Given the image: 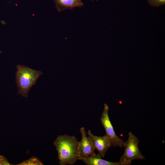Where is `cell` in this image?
Returning a JSON list of instances; mask_svg holds the SVG:
<instances>
[{"instance_id":"6da1fadb","label":"cell","mask_w":165,"mask_h":165,"mask_svg":"<svg viewBox=\"0 0 165 165\" xmlns=\"http://www.w3.org/2000/svg\"><path fill=\"white\" fill-rule=\"evenodd\" d=\"M53 144L57 152L60 165H73L79 160V141L75 136L59 135Z\"/></svg>"},{"instance_id":"7a4b0ae2","label":"cell","mask_w":165,"mask_h":165,"mask_svg":"<svg viewBox=\"0 0 165 165\" xmlns=\"http://www.w3.org/2000/svg\"><path fill=\"white\" fill-rule=\"evenodd\" d=\"M16 69V82L18 88L17 94L28 98L29 91L42 73L19 64L17 65Z\"/></svg>"},{"instance_id":"3957f363","label":"cell","mask_w":165,"mask_h":165,"mask_svg":"<svg viewBox=\"0 0 165 165\" xmlns=\"http://www.w3.org/2000/svg\"><path fill=\"white\" fill-rule=\"evenodd\" d=\"M139 143L138 138L131 132H129L127 140L124 143V152L120 158L121 165H129L133 160L145 159L140 151Z\"/></svg>"},{"instance_id":"277c9868","label":"cell","mask_w":165,"mask_h":165,"mask_svg":"<svg viewBox=\"0 0 165 165\" xmlns=\"http://www.w3.org/2000/svg\"><path fill=\"white\" fill-rule=\"evenodd\" d=\"M109 107L106 104L104 105V108L100 120L106 132L105 136L109 139L111 146L123 147L124 141L119 138L114 130L108 115Z\"/></svg>"},{"instance_id":"5b68a950","label":"cell","mask_w":165,"mask_h":165,"mask_svg":"<svg viewBox=\"0 0 165 165\" xmlns=\"http://www.w3.org/2000/svg\"><path fill=\"white\" fill-rule=\"evenodd\" d=\"M80 131L82 135V138L81 141H79V160L81 158L94 156L96 154L95 152V148L91 140L87 136L84 127L81 128Z\"/></svg>"},{"instance_id":"8992f818","label":"cell","mask_w":165,"mask_h":165,"mask_svg":"<svg viewBox=\"0 0 165 165\" xmlns=\"http://www.w3.org/2000/svg\"><path fill=\"white\" fill-rule=\"evenodd\" d=\"M88 137L91 140L95 149L98 152V154L101 157H104L108 148L111 147L108 138L105 135L102 137L94 135L90 130L87 132Z\"/></svg>"},{"instance_id":"52a82bcc","label":"cell","mask_w":165,"mask_h":165,"mask_svg":"<svg viewBox=\"0 0 165 165\" xmlns=\"http://www.w3.org/2000/svg\"><path fill=\"white\" fill-rule=\"evenodd\" d=\"M57 11L61 12L72 10L75 7L81 8L84 5L82 0H54Z\"/></svg>"},{"instance_id":"ba28073f","label":"cell","mask_w":165,"mask_h":165,"mask_svg":"<svg viewBox=\"0 0 165 165\" xmlns=\"http://www.w3.org/2000/svg\"><path fill=\"white\" fill-rule=\"evenodd\" d=\"M98 154L90 157L81 158L82 160L87 165H121L119 162H112L104 160Z\"/></svg>"},{"instance_id":"9c48e42d","label":"cell","mask_w":165,"mask_h":165,"mask_svg":"<svg viewBox=\"0 0 165 165\" xmlns=\"http://www.w3.org/2000/svg\"><path fill=\"white\" fill-rule=\"evenodd\" d=\"M43 163L38 159L33 157L27 160L23 161L19 165H43Z\"/></svg>"},{"instance_id":"30bf717a","label":"cell","mask_w":165,"mask_h":165,"mask_svg":"<svg viewBox=\"0 0 165 165\" xmlns=\"http://www.w3.org/2000/svg\"><path fill=\"white\" fill-rule=\"evenodd\" d=\"M149 5L151 6L158 7L164 5L165 0H147Z\"/></svg>"},{"instance_id":"8fae6325","label":"cell","mask_w":165,"mask_h":165,"mask_svg":"<svg viewBox=\"0 0 165 165\" xmlns=\"http://www.w3.org/2000/svg\"><path fill=\"white\" fill-rule=\"evenodd\" d=\"M9 163L6 158L0 155V165H7Z\"/></svg>"},{"instance_id":"7c38bea8","label":"cell","mask_w":165,"mask_h":165,"mask_svg":"<svg viewBox=\"0 0 165 165\" xmlns=\"http://www.w3.org/2000/svg\"><path fill=\"white\" fill-rule=\"evenodd\" d=\"M92 1H94V0H91Z\"/></svg>"}]
</instances>
